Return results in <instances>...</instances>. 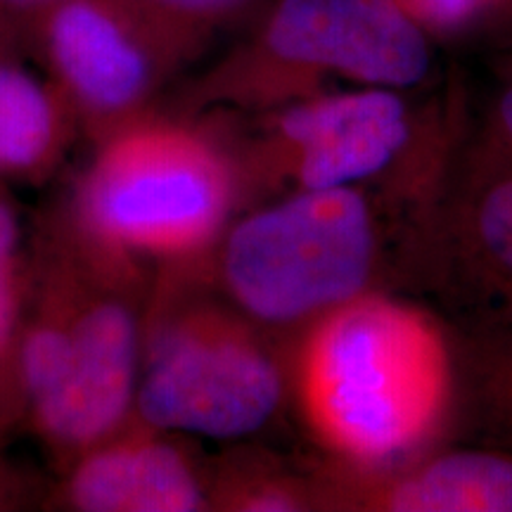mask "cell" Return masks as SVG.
<instances>
[{"mask_svg": "<svg viewBox=\"0 0 512 512\" xmlns=\"http://www.w3.org/2000/svg\"><path fill=\"white\" fill-rule=\"evenodd\" d=\"M275 128L294 152L302 190L354 188L387 169L411 138L399 91L377 86L299 102L280 114Z\"/></svg>", "mask_w": 512, "mask_h": 512, "instance_id": "ba28073f", "label": "cell"}, {"mask_svg": "<svg viewBox=\"0 0 512 512\" xmlns=\"http://www.w3.org/2000/svg\"><path fill=\"white\" fill-rule=\"evenodd\" d=\"M242 67L287 81L332 74L403 91L430 74L432 48L399 0H278Z\"/></svg>", "mask_w": 512, "mask_h": 512, "instance_id": "5b68a950", "label": "cell"}, {"mask_svg": "<svg viewBox=\"0 0 512 512\" xmlns=\"http://www.w3.org/2000/svg\"><path fill=\"white\" fill-rule=\"evenodd\" d=\"M427 31H448L470 24L496 0H399Z\"/></svg>", "mask_w": 512, "mask_h": 512, "instance_id": "e0dca14e", "label": "cell"}, {"mask_svg": "<svg viewBox=\"0 0 512 512\" xmlns=\"http://www.w3.org/2000/svg\"><path fill=\"white\" fill-rule=\"evenodd\" d=\"M138 323L119 299L72 311V351L62 380L34 403L36 427L64 453H86L117 432L138 387Z\"/></svg>", "mask_w": 512, "mask_h": 512, "instance_id": "52a82bcc", "label": "cell"}, {"mask_svg": "<svg viewBox=\"0 0 512 512\" xmlns=\"http://www.w3.org/2000/svg\"><path fill=\"white\" fill-rule=\"evenodd\" d=\"M373 261V216L361 192L299 190L230 230L223 280L242 311L283 325L361 297Z\"/></svg>", "mask_w": 512, "mask_h": 512, "instance_id": "3957f363", "label": "cell"}, {"mask_svg": "<svg viewBox=\"0 0 512 512\" xmlns=\"http://www.w3.org/2000/svg\"><path fill=\"white\" fill-rule=\"evenodd\" d=\"M283 399V377L252 335L216 313H188L147 351L136 406L155 430L240 439L266 425Z\"/></svg>", "mask_w": 512, "mask_h": 512, "instance_id": "277c9868", "label": "cell"}, {"mask_svg": "<svg viewBox=\"0 0 512 512\" xmlns=\"http://www.w3.org/2000/svg\"><path fill=\"white\" fill-rule=\"evenodd\" d=\"M60 3H64V0H0V10L36 19Z\"/></svg>", "mask_w": 512, "mask_h": 512, "instance_id": "d6986e66", "label": "cell"}, {"mask_svg": "<svg viewBox=\"0 0 512 512\" xmlns=\"http://www.w3.org/2000/svg\"><path fill=\"white\" fill-rule=\"evenodd\" d=\"M72 351V311L34 320L17 344V380L31 406L53 392Z\"/></svg>", "mask_w": 512, "mask_h": 512, "instance_id": "5bb4252c", "label": "cell"}, {"mask_svg": "<svg viewBox=\"0 0 512 512\" xmlns=\"http://www.w3.org/2000/svg\"><path fill=\"white\" fill-rule=\"evenodd\" d=\"M467 207V254L498 323H512V162L491 147Z\"/></svg>", "mask_w": 512, "mask_h": 512, "instance_id": "7c38bea8", "label": "cell"}, {"mask_svg": "<svg viewBox=\"0 0 512 512\" xmlns=\"http://www.w3.org/2000/svg\"><path fill=\"white\" fill-rule=\"evenodd\" d=\"M64 98L22 64L0 60V176L38 174L64 138Z\"/></svg>", "mask_w": 512, "mask_h": 512, "instance_id": "8fae6325", "label": "cell"}, {"mask_svg": "<svg viewBox=\"0 0 512 512\" xmlns=\"http://www.w3.org/2000/svg\"><path fill=\"white\" fill-rule=\"evenodd\" d=\"M491 147L512 162V86L498 98L491 117Z\"/></svg>", "mask_w": 512, "mask_h": 512, "instance_id": "ac0fdd59", "label": "cell"}, {"mask_svg": "<svg viewBox=\"0 0 512 512\" xmlns=\"http://www.w3.org/2000/svg\"><path fill=\"white\" fill-rule=\"evenodd\" d=\"M162 43L171 60H181L211 31L233 19L249 0H124Z\"/></svg>", "mask_w": 512, "mask_h": 512, "instance_id": "4fadbf2b", "label": "cell"}, {"mask_svg": "<svg viewBox=\"0 0 512 512\" xmlns=\"http://www.w3.org/2000/svg\"><path fill=\"white\" fill-rule=\"evenodd\" d=\"M477 370L486 406L512 432V330L486 339L479 347Z\"/></svg>", "mask_w": 512, "mask_h": 512, "instance_id": "9a60e30c", "label": "cell"}, {"mask_svg": "<svg viewBox=\"0 0 512 512\" xmlns=\"http://www.w3.org/2000/svg\"><path fill=\"white\" fill-rule=\"evenodd\" d=\"M448 373L439 337L418 313L380 299L337 306L311 337L304 399L330 446L380 463L439 420Z\"/></svg>", "mask_w": 512, "mask_h": 512, "instance_id": "6da1fadb", "label": "cell"}, {"mask_svg": "<svg viewBox=\"0 0 512 512\" xmlns=\"http://www.w3.org/2000/svg\"><path fill=\"white\" fill-rule=\"evenodd\" d=\"M19 228L15 214L0 204V361L15 347L19 316L17 280Z\"/></svg>", "mask_w": 512, "mask_h": 512, "instance_id": "2e32d148", "label": "cell"}, {"mask_svg": "<svg viewBox=\"0 0 512 512\" xmlns=\"http://www.w3.org/2000/svg\"><path fill=\"white\" fill-rule=\"evenodd\" d=\"M233 178L214 145L174 124L114 131L79 190V226L112 256H190L219 233Z\"/></svg>", "mask_w": 512, "mask_h": 512, "instance_id": "7a4b0ae2", "label": "cell"}, {"mask_svg": "<svg viewBox=\"0 0 512 512\" xmlns=\"http://www.w3.org/2000/svg\"><path fill=\"white\" fill-rule=\"evenodd\" d=\"M375 503L392 512H512V451H451L396 479Z\"/></svg>", "mask_w": 512, "mask_h": 512, "instance_id": "30bf717a", "label": "cell"}, {"mask_svg": "<svg viewBox=\"0 0 512 512\" xmlns=\"http://www.w3.org/2000/svg\"><path fill=\"white\" fill-rule=\"evenodd\" d=\"M34 22L64 102L102 124L131 119L174 64L124 0H64Z\"/></svg>", "mask_w": 512, "mask_h": 512, "instance_id": "8992f818", "label": "cell"}, {"mask_svg": "<svg viewBox=\"0 0 512 512\" xmlns=\"http://www.w3.org/2000/svg\"><path fill=\"white\" fill-rule=\"evenodd\" d=\"M83 512H192L207 508L200 479L178 448L150 437L93 446L67 484Z\"/></svg>", "mask_w": 512, "mask_h": 512, "instance_id": "9c48e42d", "label": "cell"}]
</instances>
